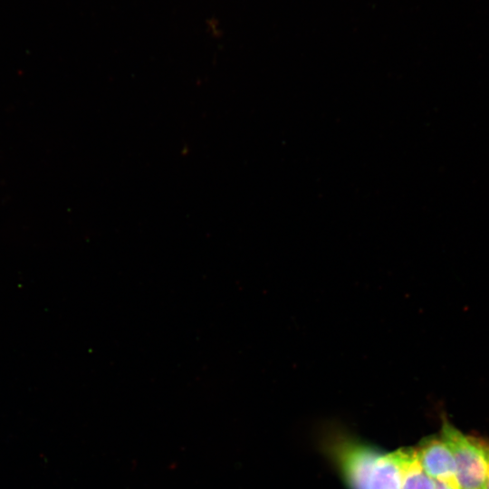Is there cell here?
<instances>
[{"label":"cell","instance_id":"6da1fadb","mask_svg":"<svg viewBox=\"0 0 489 489\" xmlns=\"http://www.w3.org/2000/svg\"><path fill=\"white\" fill-rule=\"evenodd\" d=\"M440 436L454 457L459 489H484L489 472V442L462 433L443 416Z\"/></svg>","mask_w":489,"mask_h":489},{"label":"cell","instance_id":"7a4b0ae2","mask_svg":"<svg viewBox=\"0 0 489 489\" xmlns=\"http://www.w3.org/2000/svg\"><path fill=\"white\" fill-rule=\"evenodd\" d=\"M328 453L350 489H368L376 463L382 454L377 448L346 436L332 437Z\"/></svg>","mask_w":489,"mask_h":489},{"label":"cell","instance_id":"3957f363","mask_svg":"<svg viewBox=\"0 0 489 489\" xmlns=\"http://www.w3.org/2000/svg\"><path fill=\"white\" fill-rule=\"evenodd\" d=\"M415 449L420 465L430 477L459 489L453 455L440 434L424 437Z\"/></svg>","mask_w":489,"mask_h":489},{"label":"cell","instance_id":"277c9868","mask_svg":"<svg viewBox=\"0 0 489 489\" xmlns=\"http://www.w3.org/2000/svg\"><path fill=\"white\" fill-rule=\"evenodd\" d=\"M412 446L381 454L379 457L368 489H401L404 466Z\"/></svg>","mask_w":489,"mask_h":489},{"label":"cell","instance_id":"5b68a950","mask_svg":"<svg viewBox=\"0 0 489 489\" xmlns=\"http://www.w3.org/2000/svg\"><path fill=\"white\" fill-rule=\"evenodd\" d=\"M436 481L424 471L412 446L404 466L401 489H436Z\"/></svg>","mask_w":489,"mask_h":489},{"label":"cell","instance_id":"8992f818","mask_svg":"<svg viewBox=\"0 0 489 489\" xmlns=\"http://www.w3.org/2000/svg\"><path fill=\"white\" fill-rule=\"evenodd\" d=\"M436 489H455V488L446 483L436 482Z\"/></svg>","mask_w":489,"mask_h":489},{"label":"cell","instance_id":"52a82bcc","mask_svg":"<svg viewBox=\"0 0 489 489\" xmlns=\"http://www.w3.org/2000/svg\"><path fill=\"white\" fill-rule=\"evenodd\" d=\"M484 489H489V472H488L487 480H486V483H485V485H484Z\"/></svg>","mask_w":489,"mask_h":489}]
</instances>
